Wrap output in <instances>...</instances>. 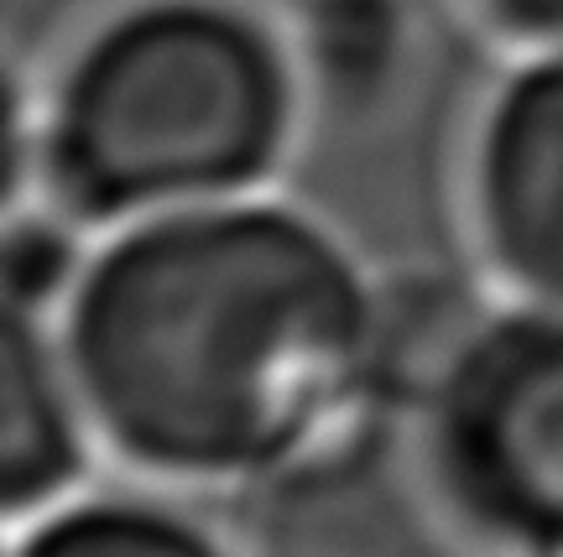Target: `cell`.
I'll use <instances>...</instances> for the list:
<instances>
[{"instance_id": "1", "label": "cell", "mask_w": 563, "mask_h": 557, "mask_svg": "<svg viewBox=\"0 0 563 557\" xmlns=\"http://www.w3.org/2000/svg\"><path fill=\"white\" fill-rule=\"evenodd\" d=\"M382 271L282 188L89 239L58 302L110 464L245 500L376 406Z\"/></svg>"}, {"instance_id": "2", "label": "cell", "mask_w": 563, "mask_h": 557, "mask_svg": "<svg viewBox=\"0 0 563 557\" xmlns=\"http://www.w3.org/2000/svg\"><path fill=\"white\" fill-rule=\"evenodd\" d=\"M302 68L245 0H125L37 94L11 100V199L89 235L282 188L302 136Z\"/></svg>"}, {"instance_id": "3", "label": "cell", "mask_w": 563, "mask_h": 557, "mask_svg": "<svg viewBox=\"0 0 563 557\" xmlns=\"http://www.w3.org/2000/svg\"><path fill=\"white\" fill-rule=\"evenodd\" d=\"M397 412L506 547L563 557V313L490 292Z\"/></svg>"}, {"instance_id": "4", "label": "cell", "mask_w": 563, "mask_h": 557, "mask_svg": "<svg viewBox=\"0 0 563 557\" xmlns=\"http://www.w3.org/2000/svg\"><path fill=\"white\" fill-rule=\"evenodd\" d=\"M241 505L245 557H522L464 505L397 406H365Z\"/></svg>"}, {"instance_id": "5", "label": "cell", "mask_w": 563, "mask_h": 557, "mask_svg": "<svg viewBox=\"0 0 563 557\" xmlns=\"http://www.w3.org/2000/svg\"><path fill=\"white\" fill-rule=\"evenodd\" d=\"M464 230L490 292L563 313V53L506 58L464 141Z\"/></svg>"}, {"instance_id": "6", "label": "cell", "mask_w": 563, "mask_h": 557, "mask_svg": "<svg viewBox=\"0 0 563 557\" xmlns=\"http://www.w3.org/2000/svg\"><path fill=\"white\" fill-rule=\"evenodd\" d=\"M110 464L84 380L68 359L58 308L5 302L0 323V511L26 521L100 484Z\"/></svg>"}, {"instance_id": "7", "label": "cell", "mask_w": 563, "mask_h": 557, "mask_svg": "<svg viewBox=\"0 0 563 557\" xmlns=\"http://www.w3.org/2000/svg\"><path fill=\"white\" fill-rule=\"evenodd\" d=\"M5 557H245L235 526L194 511V495L141 484H89L5 526Z\"/></svg>"}, {"instance_id": "8", "label": "cell", "mask_w": 563, "mask_h": 557, "mask_svg": "<svg viewBox=\"0 0 563 557\" xmlns=\"http://www.w3.org/2000/svg\"><path fill=\"white\" fill-rule=\"evenodd\" d=\"M464 11L506 58L563 53V0H464Z\"/></svg>"}]
</instances>
